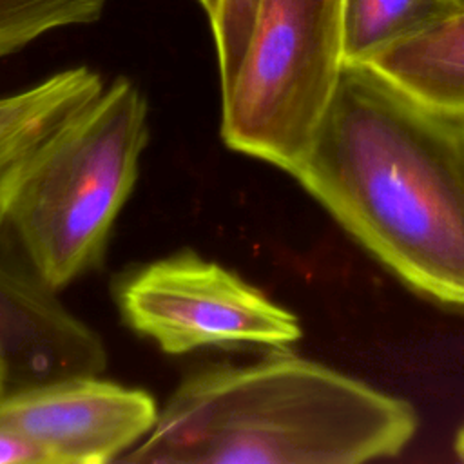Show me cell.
Listing matches in <instances>:
<instances>
[{
	"label": "cell",
	"instance_id": "1",
	"mask_svg": "<svg viewBox=\"0 0 464 464\" xmlns=\"http://www.w3.org/2000/svg\"><path fill=\"white\" fill-rule=\"evenodd\" d=\"M410 288L464 308V121L422 105L366 63H344L290 172Z\"/></svg>",
	"mask_w": 464,
	"mask_h": 464
},
{
	"label": "cell",
	"instance_id": "2",
	"mask_svg": "<svg viewBox=\"0 0 464 464\" xmlns=\"http://www.w3.org/2000/svg\"><path fill=\"white\" fill-rule=\"evenodd\" d=\"M413 406L326 364L274 353L185 377L118 462L361 464L399 455Z\"/></svg>",
	"mask_w": 464,
	"mask_h": 464
},
{
	"label": "cell",
	"instance_id": "3",
	"mask_svg": "<svg viewBox=\"0 0 464 464\" xmlns=\"http://www.w3.org/2000/svg\"><path fill=\"white\" fill-rule=\"evenodd\" d=\"M147 141V98L116 76L0 174V236L54 292L102 263Z\"/></svg>",
	"mask_w": 464,
	"mask_h": 464
},
{
	"label": "cell",
	"instance_id": "4",
	"mask_svg": "<svg viewBox=\"0 0 464 464\" xmlns=\"http://www.w3.org/2000/svg\"><path fill=\"white\" fill-rule=\"evenodd\" d=\"M344 63L343 0H257L245 51L219 82L223 143L290 174Z\"/></svg>",
	"mask_w": 464,
	"mask_h": 464
},
{
	"label": "cell",
	"instance_id": "5",
	"mask_svg": "<svg viewBox=\"0 0 464 464\" xmlns=\"http://www.w3.org/2000/svg\"><path fill=\"white\" fill-rule=\"evenodd\" d=\"M116 303L127 326L170 355L228 344L283 348L301 337L290 310L194 252L138 268L121 281Z\"/></svg>",
	"mask_w": 464,
	"mask_h": 464
},
{
	"label": "cell",
	"instance_id": "6",
	"mask_svg": "<svg viewBox=\"0 0 464 464\" xmlns=\"http://www.w3.org/2000/svg\"><path fill=\"white\" fill-rule=\"evenodd\" d=\"M154 397L98 373L69 375L0 397V422L27 437L47 464H103L134 448L156 424Z\"/></svg>",
	"mask_w": 464,
	"mask_h": 464
},
{
	"label": "cell",
	"instance_id": "7",
	"mask_svg": "<svg viewBox=\"0 0 464 464\" xmlns=\"http://www.w3.org/2000/svg\"><path fill=\"white\" fill-rule=\"evenodd\" d=\"M107 350L0 236V377L7 390L102 373Z\"/></svg>",
	"mask_w": 464,
	"mask_h": 464
},
{
	"label": "cell",
	"instance_id": "8",
	"mask_svg": "<svg viewBox=\"0 0 464 464\" xmlns=\"http://www.w3.org/2000/svg\"><path fill=\"white\" fill-rule=\"evenodd\" d=\"M364 63L431 111L464 121V7L390 44Z\"/></svg>",
	"mask_w": 464,
	"mask_h": 464
},
{
	"label": "cell",
	"instance_id": "9",
	"mask_svg": "<svg viewBox=\"0 0 464 464\" xmlns=\"http://www.w3.org/2000/svg\"><path fill=\"white\" fill-rule=\"evenodd\" d=\"M105 87L98 71L76 65L0 96V174L51 127L92 100Z\"/></svg>",
	"mask_w": 464,
	"mask_h": 464
},
{
	"label": "cell",
	"instance_id": "10",
	"mask_svg": "<svg viewBox=\"0 0 464 464\" xmlns=\"http://www.w3.org/2000/svg\"><path fill=\"white\" fill-rule=\"evenodd\" d=\"M455 9L453 0H343L344 62L364 63Z\"/></svg>",
	"mask_w": 464,
	"mask_h": 464
},
{
	"label": "cell",
	"instance_id": "11",
	"mask_svg": "<svg viewBox=\"0 0 464 464\" xmlns=\"http://www.w3.org/2000/svg\"><path fill=\"white\" fill-rule=\"evenodd\" d=\"M256 9L257 0H221L218 16L210 22L219 82L237 65L248 42Z\"/></svg>",
	"mask_w": 464,
	"mask_h": 464
},
{
	"label": "cell",
	"instance_id": "12",
	"mask_svg": "<svg viewBox=\"0 0 464 464\" xmlns=\"http://www.w3.org/2000/svg\"><path fill=\"white\" fill-rule=\"evenodd\" d=\"M0 464H47V459L27 437L0 422Z\"/></svg>",
	"mask_w": 464,
	"mask_h": 464
},
{
	"label": "cell",
	"instance_id": "13",
	"mask_svg": "<svg viewBox=\"0 0 464 464\" xmlns=\"http://www.w3.org/2000/svg\"><path fill=\"white\" fill-rule=\"evenodd\" d=\"M199 7L203 9V13L207 14V20L208 24L218 16V11H219V5H221V0H198Z\"/></svg>",
	"mask_w": 464,
	"mask_h": 464
},
{
	"label": "cell",
	"instance_id": "14",
	"mask_svg": "<svg viewBox=\"0 0 464 464\" xmlns=\"http://www.w3.org/2000/svg\"><path fill=\"white\" fill-rule=\"evenodd\" d=\"M455 451L460 460H464V426L459 430L457 439H455Z\"/></svg>",
	"mask_w": 464,
	"mask_h": 464
},
{
	"label": "cell",
	"instance_id": "15",
	"mask_svg": "<svg viewBox=\"0 0 464 464\" xmlns=\"http://www.w3.org/2000/svg\"><path fill=\"white\" fill-rule=\"evenodd\" d=\"M7 392V386H5V382H4V379L0 377V397L4 395Z\"/></svg>",
	"mask_w": 464,
	"mask_h": 464
},
{
	"label": "cell",
	"instance_id": "16",
	"mask_svg": "<svg viewBox=\"0 0 464 464\" xmlns=\"http://www.w3.org/2000/svg\"><path fill=\"white\" fill-rule=\"evenodd\" d=\"M457 7H464V0H453Z\"/></svg>",
	"mask_w": 464,
	"mask_h": 464
}]
</instances>
